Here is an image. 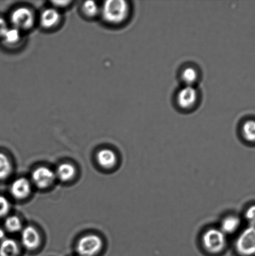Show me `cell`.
Here are the masks:
<instances>
[{
  "label": "cell",
  "mask_w": 255,
  "mask_h": 256,
  "mask_svg": "<svg viewBox=\"0 0 255 256\" xmlns=\"http://www.w3.org/2000/svg\"><path fill=\"white\" fill-rule=\"evenodd\" d=\"M82 11L87 16L94 17L98 14L100 10L96 2L87 1L82 5Z\"/></svg>",
  "instance_id": "d6986e66"
},
{
  "label": "cell",
  "mask_w": 255,
  "mask_h": 256,
  "mask_svg": "<svg viewBox=\"0 0 255 256\" xmlns=\"http://www.w3.org/2000/svg\"><path fill=\"white\" fill-rule=\"evenodd\" d=\"M11 22L13 28L19 31L31 28L34 24L33 12L26 7L18 8L11 15Z\"/></svg>",
  "instance_id": "5b68a950"
},
{
  "label": "cell",
  "mask_w": 255,
  "mask_h": 256,
  "mask_svg": "<svg viewBox=\"0 0 255 256\" xmlns=\"http://www.w3.org/2000/svg\"><path fill=\"white\" fill-rule=\"evenodd\" d=\"M21 242L27 249H36L40 243V236L38 232L33 227L25 228L21 232Z\"/></svg>",
  "instance_id": "ba28073f"
},
{
  "label": "cell",
  "mask_w": 255,
  "mask_h": 256,
  "mask_svg": "<svg viewBox=\"0 0 255 256\" xmlns=\"http://www.w3.org/2000/svg\"><path fill=\"white\" fill-rule=\"evenodd\" d=\"M52 4H54V6L57 7H65L67 6L69 4H71V2L69 1H61V2H52Z\"/></svg>",
  "instance_id": "cb8c5ba5"
},
{
  "label": "cell",
  "mask_w": 255,
  "mask_h": 256,
  "mask_svg": "<svg viewBox=\"0 0 255 256\" xmlns=\"http://www.w3.org/2000/svg\"><path fill=\"white\" fill-rule=\"evenodd\" d=\"M198 92L194 86H186L177 94V104L182 109H190L196 104Z\"/></svg>",
  "instance_id": "52a82bcc"
},
{
  "label": "cell",
  "mask_w": 255,
  "mask_h": 256,
  "mask_svg": "<svg viewBox=\"0 0 255 256\" xmlns=\"http://www.w3.org/2000/svg\"><path fill=\"white\" fill-rule=\"evenodd\" d=\"M237 252L242 256H252L255 254V226H250L244 230L236 242Z\"/></svg>",
  "instance_id": "3957f363"
},
{
  "label": "cell",
  "mask_w": 255,
  "mask_h": 256,
  "mask_svg": "<svg viewBox=\"0 0 255 256\" xmlns=\"http://www.w3.org/2000/svg\"><path fill=\"white\" fill-rule=\"evenodd\" d=\"M11 192L12 196L17 200L24 199L31 192V184L25 178H19L12 182Z\"/></svg>",
  "instance_id": "9c48e42d"
},
{
  "label": "cell",
  "mask_w": 255,
  "mask_h": 256,
  "mask_svg": "<svg viewBox=\"0 0 255 256\" xmlns=\"http://www.w3.org/2000/svg\"><path fill=\"white\" fill-rule=\"evenodd\" d=\"M102 247L101 238L97 235L89 234L79 240L76 250L81 256H94L101 250Z\"/></svg>",
  "instance_id": "277c9868"
},
{
  "label": "cell",
  "mask_w": 255,
  "mask_h": 256,
  "mask_svg": "<svg viewBox=\"0 0 255 256\" xmlns=\"http://www.w3.org/2000/svg\"><path fill=\"white\" fill-rule=\"evenodd\" d=\"M181 78L186 86H194L198 79V72L194 68L187 67L182 72Z\"/></svg>",
  "instance_id": "2e32d148"
},
{
  "label": "cell",
  "mask_w": 255,
  "mask_h": 256,
  "mask_svg": "<svg viewBox=\"0 0 255 256\" xmlns=\"http://www.w3.org/2000/svg\"><path fill=\"white\" fill-rule=\"evenodd\" d=\"M8 29L6 20L0 17V39L2 38Z\"/></svg>",
  "instance_id": "603a6c76"
},
{
  "label": "cell",
  "mask_w": 255,
  "mask_h": 256,
  "mask_svg": "<svg viewBox=\"0 0 255 256\" xmlns=\"http://www.w3.org/2000/svg\"><path fill=\"white\" fill-rule=\"evenodd\" d=\"M5 236V232L3 230L0 229V240L4 239Z\"/></svg>",
  "instance_id": "d4e9b609"
},
{
  "label": "cell",
  "mask_w": 255,
  "mask_h": 256,
  "mask_svg": "<svg viewBox=\"0 0 255 256\" xmlns=\"http://www.w3.org/2000/svg\"><path fill=\"white\" fill-rule=\"evenodd\" d=\"M96 158L99 164L106 169L114 167L117 162L116 154L113 150L108 149L99 150L97 152Z\"/></svg>",
  "instance_id": "8fae6325"
},
{
  "label": "cell",
  "mask_w": 255,
  "mask_h": 256,
  "mask_svg": "<svg viewBox=\"0 0 255 256\" xmlns=\"http://www.w3.org/2000/svg\"><path fill=\"white\" fill-rule=\"evenodd\" d=\"M202 242L207 252L212 254H219L226 248V234L221 229L212 228L204 233Z\"/></svg>",
  "instance_id": "7a4b0ae2"
},
{
  "label": "cell",
  "mask_w": 255,
  "mask_h": 256,
  "mask_svg": "<svg viewBox=\"0 0 255 256\" xmlns=\"http://www.w3.org/2000/svg\"><path fill=\"white\" fill-rule=\"evenodd\" d=\"M5 227L10 232H18L21 230L22 224L18 218L12 216L7 218L5 222Z\"/></svg>",
  "instance_id": "ffe728a7"
},
{
  "label": "cell",
  "mask_w": 255,
  "mask_h": 256,
  "mask_svg": "<svg viewBox=\"0 0 255 256\" xmlns=\"http://www.w3.org/2000/svg\"><path fill=\"white\" fill-rule=\"evenodd\" d=\"M242 133L248 142H255V121L249 120L242 127Z\"/></svg>",
  "instance_id": "ac0fdd59"
},
{
  "label": "cell",
  "mask_w": 255,
  "mask_h": 256,
  "mask_svg": "<svg viewBox=\"0 0 255 256\" xmlns=\"http://www.w3.org/2000/svg\"><path fill=\"white\" fill-rule=\"evenodd\" d=\"M40 22L42 26L44 28H53L61 22V14L56 9H46L42 12Z\"/></svg>",
  "instance_id": "30bf717a"
},
{
  "label": "cell",
  "mask_w": 255,
  "mask_h": 256,
  "mask_svg": "<svg viewBox=\"0 0 255 256\" xmlns=\"http://www.w3.org/2000/svg\"><path fill=\"white\" fill-rule=\"evenodd\" d=\"M11 164L3 153H0V180L6 179L11 174Z\"/></svg>",
  "instance_id": "e0dca14e"
},
{
  "label": "cell",
  "mask_w": 255,
  "mask_h": 256,
  "mask_svg": "<svg viewBox=\"0 0 255 256\" xmlns=\"http://www.w3.org/2000/svg\"><path fill=\"white\" fill-rule=\"evenodd\" d=\"M19 250L16 242L11 239L3 240L0 245V256H18Z\"/></svg>",
  "instance_id": "5bb4252c"
},
{
  "label": "cell",
  "mask_w": 255,
  "mask_h": 256,
  "mask_svg": "<svg viewBox=\"0 0 255 256\" xmlns=\"http://www.w3.org/2000/svg\"><path fill=\"white\" fill-rule=\"evenodd\" d=\"M76 170L69 163L60 164L56 170V176L62 182H68L74 178Z\"/></svg>",
  "instance_id": "9a60e30c"
},
{
  "label": "cell",
  "mask_w": 255,
  "mask_h": 256,
  "mask_svg": "<svg viewBox=\"0 0 255 256\" xmlns=\"http://www.w3.org/2000/svg\"><path fill=\"white\" fill-rule=\"evenodd\" d=\"M10 209V204L6 198L0 196V218L6 216Z\"/></svg>",
  "instance_id": "44dd1931"
},
{
  "label": "cell",
  "mask_w": 255,
  "mask_h": 256,
  "mask_svg": "<svg viewBox=\"0 0 255 256\" xmlns=\"http://www.w3.org/2000/svg\"><path fill=\"white\" fill-rule=\"evenodd\" d=\"M129 12V4L123 0H110L104 2L101 9L102 16L105 21L114 24L124 22Z\"/></svg>",
  "instance_id": "6da1fadb"
},
{
  "label": "cell",
  "mask_w": 255,
  "mask_h": 256,
  "mask_svg": "<svg viewBox=\"0 0 255 256\" xmlns=\"http://www.w3.org/2000/svg\"><path fill=\"white\" fill-rule=\"evenodd\" d=\"M241 223V220L236 216H229L222 220L221 230L226 234H232L239 229Z\"/></svg>",
  "instance_id": "4fadbf2b"
},
{
  "label": "cell",
  "mask_w": 255,
  "mask_h": 256,
  "mask_svg": "<svg viewBox=\"0 0 255 256\" xmlns=\"http://www.w3.org/2000/svg\"><path fill=\"white\" fill-rule=\"evenodd\" d=\"M246 218L251 226H255V205L252 206L247 210Z\"/></svg>",
  "instance_id": "7402d4cb"
},
{
  "label": "cell",
  "mask_w": 255,
  "mask_h": 256,
  "mask_svg": "<svg viewBox=\"0 0 255 256\" xmlns=\"http://www.w3.org/2000/svg\"><path fill=\"white\" fill-rule=\"evenodd\" d=\"M56 174L49 168L41 166L36 168L32 173V180L37 188L44 189L53 183Z\"/></svg>",
  "instance_id": "8992f818"
},
{
  "label": "cell",
  "mask_w": 255,
  "mask_h": 256,
  "mask_svg": "<svg viewBox=\"0 0 255 256\" xmlns=\"http://www.w3.org/2000/svg\"><path fill=\"white\" fill-rule=\"evenodd\" d=\"M1 40L4 46L9 48L15 47L22 41L21 32L13 27L11 28H9Z\"/></svg>",
  "instance_id": "7c38bea8"
}]
</instances>
